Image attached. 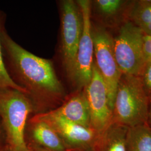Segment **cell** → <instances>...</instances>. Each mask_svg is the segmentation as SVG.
<instances>
[{
    "label": "cell",
    "mask_w": 151,
    "mask_h": 151,
    "mask_svg": "<svg viewBox=\"0 0 151 151\" xmlns=\"http://www.w3.org/2000/svg\"><path fill=\"white\" fill-rule=\"evenodd\" d=\"M1 41L6 69L16 84L27 90L28 96L45 100L65 97L64 87L50 60L23 48L10 37L5 28L1 33Z\"/></svg>",
    "instance_id": "6da1fadb"
},
{
    "label": "cell",
    "mask_w": 151,
    "mask_h": 151,
    "mask_svg": "<svg viewBox=\"0 0 151 151\" xmlns=\"http://www.w3.org/2000/svg\"><path fill=\"white\" fill-rule=\"evenodd\" d=\"M149 103L140 77L122 74L114 100L113 122L128 128L147 123Z\"/></svg>",
    "instance_id": "7a4b0ae2"
},
{
    "label": "cell",
    "mask_w": 151,
    "mask_h": 151,
    "mask_svg": "<svg viewBox=\"0 0 151 151\" xmlns=\"http://www.w3.org/2000/svg\"><path fill=\"white\" fill-rule=\"evenodd\" d=\"M32 102L27 95L11 88L0 89V120L11 151H29L25 140Z\"/></svg>",
    "instance_id": "3957f363"
},
{
    "label": "cell",
    "mask_w": 151,
    "mask_h": 151,
    "mask_svg": "<svg viewBox=\"0 0 151 151\" xmlns=\"http://www.w3.org/2000/svg\"><path fill=\"white\" fill-rule=\"evenodd\" d=\"M60 53L63 67L73 82L77 50L81 39L83 20L81 9L77 1L60 2Z\"/></svg>",
    "instance_id": "277c9868"
},
{
    "label": "cell",
    "mask_w": 151,
    "mask_h": 151,
    "mask_svg": "<svg viewBox=\"0 0 151 151\" xmlns=\"http://www.w3.org/2000/svg\"><path fill=\"white\" fill-rule=\"evenodd\" d=\"M145 34L132 22L120 27L114 40V54L123 75L139 76L146 62L143 55Z\"/></svg>",
    "instance_id": "5b68a950"
},
{
    "label": "cell",
    "mask_w": 151,
    "mask_h": 151,
    "mask_svg": "<svg viewBox=\"0 0 151 151\" xmlns=\"http://www.w3.org/2000/svg\"><path fill=\"white\" fill-rule=\"evenodd\" d=\"M92 35L94 62L106 85L109 105L113 110L117 87L122 75L115 57L113 38L103 27H93L92 25Z\"/></svg>",
    "instance_id": "8992f818"
},
{
    "label": "cell",
    "mask_w": 151,
    "mask_h": 151,
    "mask_svg": "<svg viewBox=\"0 0 151 151\" xmlns=\"http://www.w3.org/2000/svg\"><path fill=\"white\" fill-rule=\"evenodd\" d=\"M81 9L83 28L77 50L73 82L78 90L83 89L91 81L94 60L92 35V2L88 0L76 1Z\"/></svg>",
    "instance_id": "52a82bcc"
},
{
    "label": "cell",
    "mask_w": 151,
    "mask_h": 151,
    "mask_svg": "<svg viewBox=\"0 0 151 151\" xmlns=\"http://www.w3.org/2000/svg\"><path fill=\"white\" fill-rule=\"evenodd\" d=\"M83 90L89 108L91 128L101 135L113 123V110L109 105L106 85L94 60L91 80Z\"/></svg>",
    "instance_id": "ba28073f"
},
{
    "label": "cell",
    "mask_w": 151,
    "mask_h": 151,
    "mask_svg": "<svg viewBox=\"0 0 151 151\" xmlns=\"http://www.w3.org/2000/svg\"><path fill=\"white\" fill-rule=\"evenodd\" d=\"M31 120L48 124L60 137L73 146L90 147L98 142L100 137L92 128L74 123L52 111L37 114Z\"/></svg>",
    "instance_id": "9c48e42d"
},
{
    "label": "cell",
    "mask_w": 151,
    "mask_h": 151,
    "mask_svg": "<svg viewBox=\"0 0 151 151\" xmlns=\"http://www.w3.org/2000/svg\"><path fill=\"white\" fill-rule=\"evenodd\" d=\"M52 111L74 123L91 128L89 108L83 89L77 90L62 106Z\"/></svg>",
    "instance_id": "30bf717a"
},
{
    "label": "cell",
    "mask_w": 151,
    "mask_h": 151,
    "mask_svg": "<svg viewBox=\"0 0 151 151\" xmlns=\"http://www.w3.org/2000/svg\"><path fill=\"white\" fill-rule=\"evenodd\" d=\"M128 127L113 122L100 135L101 151H127L126 137Z\"/></svg>",
    "instance_id": "8fae6325"
},
{
    "label": "cell",
    "mask_w": 151,
    "mask_h": 151,
    "mask_svg": "<svg viewBox=\"0 0 151 151\" xmlns=\"http://www.w3.org/2000/svg\"><path fill=\"white\" fill-rule=\"evenodd\" d=\"M126 148L127 151H151V128L147 123L128 128Z\"/></svg>",
    "instance_id": "7c38bea8"
},
{
    "label": "cell",
    "mask_w": 151,
    "mask_h": 151,
    "mask_svg": "<svg viewBox=\"0 0 151 151\" xmlns=\"http://www.w3.org/2000/svg\"><path fill=\"white\" fill-rule=\"evenodd\" d=\"M32 135L41 145L50 151H64L65 145L59 135L43 122H32Z\"/></svg>",
    "instance_id": "4fadbf2b"
},
{
    "label": "cell",
    "mask_w": 151,
    "mask_h": 151,
    "mask_svg": "<svg viewBox=\"0 0 151 151\" xmlns=\"http://www.w3.org/2000/svg\"><path fill=\"white\" fill-rule=\"evenodd\" d=\"M131 17L137 27L145 35H151V1H139L136 2Z\"/></svg>",
    "instance_id": "5bb4252c"
},
{
    "label": "cell",
    "mask_w": 151,
    "mask_h": 151,
    "mask_svg": "<svg viewBox=\"0 0 151 151\" xmlns=\"http://www.w3.org/2000/svg\"><path fill=\"white\" fill-rule=\"evenodd\" d=\"M6 15L4 12L0 11V89L5 88H11L20 91L22 93L27 95L28 93L26 89L18 85L12 80L6 70L4 60L2 49L1 41V35L5 27Z\"/></svg>",
    "instance_id": "9a60e30c"
},
{
    "label": "cell",
    "mask_w": 151,
    "mask_h": 151,
    "mask_svg": "<svg viewBox=\"0 0 151 151\" xmlns=\"http://www.w3.org/2000/svg\"><path fill=\"white\" fill-rule=\"evenodd\" d=\"M94 2L98 11L105 16L116 14L124 3L122 0H96Z\"/></svg>",
    "instance_id": "2e32d148"
},
{
    "label": "cell",
    "mask_w": 151,
    "mask_h": 151,
    "mask_svg": "<svg viewBox=\"0 0 151 151\" xmlns=\"http://www.w3.org/2000/svg\"><path fill=\"white\" fill-rule=\"evenodd\" d=\"M140 77L147 92H151V63H146Z\"/></svg>",
    "instance_id": "e0dca14e"
},
{
    "label": "cell",
    "mask_w": 151,
    "mask_h": 151,
    "mask_svg": "<svg viewBox=\"0 0 151 151\" xmlns=\"http://www.w3.org/2000/svg\"><path fill=\"white\" fill-rule=\"evenodd\" d=\"M143 55L146 63H151V35H144Z\"/></svg>",
    "instance_id": "ac0fdd59"
},
{
    "label": "cell",
    "mask_w": 151,
    "mask_h": 151,
    "mask_svg": "<svg viewBox=\"0 0 151 151\" xmlns=\"http://www.w3.org/2000/svg\"><path fill=\"white\" fill-rule=\"evenodd\" d=\"M7 146L5 133L2 127V124H0V150Z\"/></svg>",
    "instance_id": "d6986e66"
},
{
    "label": "cell",
    "mask_w": 151,
    "mask_h": 151,
    "mask_svg": "<svg viewBox=\"0 0 151 151\" xmlns=\"http://www.w3.org/2000/svg\"><path fill=\"white\" fill-rule=\"evenodd\" d=\"M148 121H149L150 127L151 128V96L150 98V103H149V110H148Z\"/></svg>",
    "instance_id": "ffe728a7"
},
{
    "label": "cell",
    "mask_w": 151,
    "mask_h": 151,
    "mask_svg": "<svg viewBox=\"0 0 151 151\" xmlns=\"http://www.w3.org/2000/svg\"><path fill=\"white\" fill-rule=\"evenodd\" d=\"M0 151H10V148L7 147V146H6L5 147H4V148H2V149H1L0 150Z\"/></svg>",
    "instance_id": "44dd1931"
},
{
    "label": "cell",
    "mask_w": 151,
    "mask_h": 151,
    "mask_svg": "<svg viewBox=\"0 0 151 151\" xmlns=\"http://www.w3.org/2000/svg\"><path fill=\"white\" fill-rule=\"evenodd\" d=\"M37 151H45V150H38Z\"/></svg>",
    "instance_id": "7402d4cb"
}]
</instances>
